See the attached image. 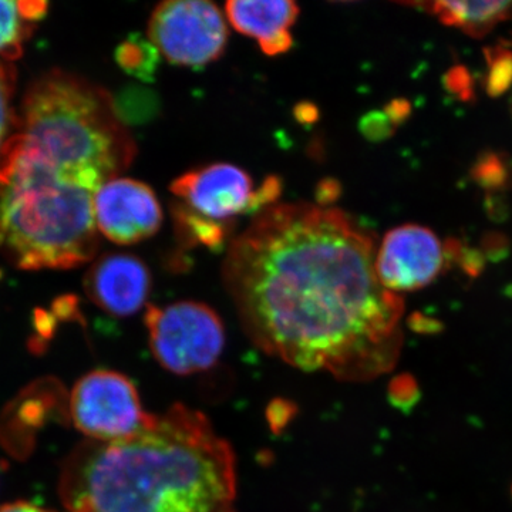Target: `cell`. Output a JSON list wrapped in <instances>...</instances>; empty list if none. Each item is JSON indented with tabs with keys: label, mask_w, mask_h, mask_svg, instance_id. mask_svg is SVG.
<instances>
[{
	"label": "cell",
	"mask_w": 512,
	"mask_h": 512,
	"mask_svg": "<svg viewBox=\"0 0 512 512\" xmlns=\"http://www.w3.org/2000/svg\"><path fill=\"white\" fill-rule=\"evenodd\" d=\"M32 22L22 15L19 2H0V60L10 62L23 52V42L32 32Z\"/></svg>",
	"instance_id": "cell-16"
},
{
	"label": "cell",
	"mask_w": 512,
	"mask_h": 512,
	"mask_svg": "<svg viewBox=\"0 0 512 512\" xmlns=\"http://www.w3.org/2000/svg\"><path fill=\"white\" fill-rule=\"evenodd\" d=\"M0 512H55L47 510V508L39 507V505L28 503V501H16V503H8L0 505Z\"/></svg>",
	"instance_id": "cell-26"
},
{
	"label": "cell",
	"mask_w": 512,
	"mask_h": 512,
	"mask_svg": "<svg viewBox=\"0 0 512 512\" xmlns=\"http://www.w3.org/2000/svg\"><path fill=\"white\" fill-rule=\"evenodd\" d=\"M419 6L430 8L441 22L473 36H483L497 23L512 18V2H436Z\"/></svg>",
	"instance_id": "cell-13"
},
{
	"label": "cell",
	"mask_w": 512,
	"mask_h": 512,
	"mask_svg": "<svg viewBox=\"0 0 512 512\" xmlns=\"http://www.w3.org/2000/svg\"><path fill=\"white\" fill-rule=\"evenodd\" d=\"M227 16L231 25L242 35L258 42L266 56H279L289 52L293 45L291 28L298 19L299 6L291 0L244 2L229 0Z\"/></svg>",
	"instance_id": "cell-12"
},
{
	"label": "cell",
	"mask_w": 512,
	"mask_h": 512,
	"mask_svg": "<svg viewBox=\"0 0 512 512\" xmlns=\"http://www.w3.org/2000/svg\"><path fill=\"white\" fill-rule=\"evenodd\" d=\"M446 86L450 92L456 93L461 99H470L473 89H471L470 74L464 67H454L447 73Z\"/></svg>",
	"instance_id": "cell-22"
},
{
	"label": "cell",
	"mask_w": 512,
	"mask_h": 512,
	"mask_svg": "<svg viewBox=\"0 0 512 512\" xmlns=\"http://www.w3.org/2000/svg\"><path fill=\"white\" fill-rule=\"evenodd\" d=\"M9 141L23 156L94 192L127 170L137 153L110 93L62 70L29 87Z\"/></svg>",
	"instance_id": "cell-3"
},
{
	"label": "cell",
	"mask_w": 512,
	"mask_h": 512,
	"mask_svg": "<svg viewBox=\"0 0 512 512\" xmlns=\"http://www.w3.org/2000/svg\"><path fill=\"white\" fill-rule=\"evenodd\" d=\"M237 490L234 448L184 403L128 439L84 440L57 483L66 512H237Z\"/></svg>",
	"instance_id": "cell-2"
},
{
	"label": "cell",
	"mask_w": 512,
	"mask_h": 512,
	"mask_svg": "<svg viewBox=\"0 0 512 512\" xmlns=\"http://www.w3.org/2000/svg\"><path fill=\"white\" fill-rule=\"evenodd\" d=\"M175 232L185 247L204 245L211 249L220 248L228 241L232 231L231 221L211 220L192 211L183 202H175L173 208Z\"/></svg>",
	"instance_id": "cell-14"
},
{
	"label": "cell",
	"mask_w": 512,
	"mask_h": 512,
	"mask_svg": "<svg viewBox=\"0 0 512 512\" xmlns=\"http://www.w3.org/2000/svg\"><path fill=\"white\" fill-rule=\"evenodd\" d=\"M410 111H412V107H410L409 101L402 99L393 100L392 103H389V106H386V109H384V113H386V116L392 121L393 126H399L400 123L407 120V117L410 116Z\"/></svg>",
	"instance_id": "cell-24"
},
{
	"label": "cell",
	"mask_w": 512,
	"mask_h": 512,
	"mask_svg": "<svg viewBox=\"0 0 512 512\" xmlns=\"http://www.w3.org/2000/svg\"><path fill=\"white\" fill-rule=\"evenodd\" d=\"M84 291L101 311L116 318H128L147 305L150 269L136 255H103L87 272Z\"/></svg>",
	"instance_id": "cell-11"
},
{
	"label": "cell",
	"mask_w": 512,
	"mask_h": 512,
	"mask_svg": "<svg viewBox=\"0 0 512 512\" xmlns=\"http://www.w3.org/2000/svg\"><path fill=\"white\" fill-rule=\"evenodd\" d=\"M228 35L224 15L208 0H168L148 20V39L177 66L197 69L220 59Z\"/></svg>",
	"instance_id": "cell-7"
},
{
	"label": "cell",
	"mask_w": 512,
	"mask_h": 512,
	"mask_svg": "<svg viewBox=\"0 0 512 512\" xmlns=\"http://www.w3.org/2000/svg\"><path fill=\"white\" fill-rule=\"evenodd\" d=\"M474 177L481 185L488 188L501 187L507 181V170L500 158L488 154L478 161L473 171Z\"/></svg>",
	"instance_id": "cell-20"
},
{
	"label": "cell",
	"mask_w": 512,
	"mask_h": 512,
	"mask_svg": "<svg viewBox=\"0 0 512 512\" xmlns=\"http://www.w3.org/2000/svg\"><path fill=\"white\" fill-rule=\"evenodd\" d=\"M15 83V69L12 64L0 60V150L18 128L19 119L12 109Z\"/></svg>",
	"instance_id": "cell-17"
},
{
	"label": "cell",
	"mask_w": 512,
	"mask_h": 512,
	"mask_svg": "<svg viewBox=\"0 0 512 512\" xmlns=\"http://www.w3.org/2000/svg\"><path fill=\"white\" fill-rule=\"evenodd\" d=\"M171 192L192 211L211 220L229 222L255 212L254 181L234 164L215 163L175 178Z\"/></svg>",
	"instance_id": "cell-10"
},
{
	"label": "cell",
	"mask_w": 512,
	"mask_h": 512,
	"mask_svg": "<svg viewBox=\"0 0 512 512\" xmlns=\"http://www.w3.org/2000/svg\"><path fill=\"white\" fill-rule=\"evenodd\" d=\"M94 195L6 141L0 150V249L25 271L89 262L99 249Z\"/></svg>",
	"instance_id": "cell-4"
},
{
	"label": "cell",
	"mask_w": 512,
	"mask_h": 512,
	"mask_svg": "<svg viewBox=\"0 0 512 512\" xmlns=\"http://www.w3.org/2000/svg\"><path fill=\"white\" fill-rule=\"evenodd\" d=\"M409 326L413 332L420 333V335H437L443 332L444 325L440 320L430 318V316L423 315V313L416 312L410 316Z\"/></svg>",
	"instance_id": "cell-23"
},
{
	"label": "cell",
	"mask_w": 512,
	"mask_h": 512,
	"mask_svg": "<svg viewBox=\"0 0 512 512\" xmlns=\"http://www.w3.org/2000/svg\"><path fill=\"white\" fill-rule=\"evenodd\" d=\"M387 399L394 409L410 413L421 400V389L416 377L410 373L393 377L387 389Z\"/></svg>",
	"instance_id": "cell-19"
},
{
	"label": "cell",
	"mask_w": 512,
	"mask_h": 512,
	"mask_svg": "<svg viewBox=\"0 0 512 512\" xmlns=\"http://www.w3.org/2000/svg\"><path fill=\"white\" fill-rule=\"evenodd\" d=\"M512 84V53L510 50L494 49L488 53L487 92L500 96Z\"/></svg>",
	"instance_id": "cell-18"
},
{
	"label": "cell",
	"mask_w": 512,
	"mask_h": 512,
	"mask_svg": "<svg viewBox=\"0 0 512 512\" xmlns=\"http://www.w3.org/2000/svg\"><path fill=\"white\" fill-rule=\"evenodd\" d=\"M446 248L430 229L403 225L387 232L376 252V275L390 292H412L430 285L443 272Z\"/></svg>",
	"instance_id": "cell-8"
},
{
	"label": "cell",
	"mask_w": 512,
	"mask_h": 512,
	"mask_svg": "<svg viewBox=\"0 0 512 512\" xmlns=\"http://www.w3.org/2000/svg\"><path fill=\"white\" fill-rule=\"evenodd\" d=\"M393 124L386 113H372L362 121V130L366 137L382 140L393 133Z\"/></svg>",
	"instance_id": "cell-21"
},
{
	"label": "cell",
	"mask_w": 512,
	"mask_h": 512,
	"mask_svg": "<svg viewBox=\"0 0 512 512\" xmlns=\"http://www.w3.org/2000/svg\"><path fill=\"white\" fill-rule=\"evenodd\" d=\"M69 416L74 427L94 441L136 436L151 419L133 380L109 369L93 370L77 380L70 392Z\"/></svg>",
	"instance_id": "cell-6"
},
{
	"label": "cell",
	"mask_w": 512,
	"mask_h": 512,
	"mask_svg": "<svg viewBox=\"0 0 512 512\" xmlns=\"http://www.w3.org/2000/svg\"><path fill=\"white\" fill-rule=\"evenodd\" d=\"M160 52L157 47L140 35L124 40L116 50V62L124 72L143 82H151L160 66Z\"/></svg>",
	"instance_id": "cell-15"
},
{
	"label": "cell",
	"mask_w": 512,
	"mask_h": 512,
	"mask_svg": "<svg viewBox=\"0 0 512 512\" xmlns=\"http://www.w3.org/2000/svg\"><path fill=\"white\" fill-rule=\"evenodd\" d=\"M457 256H460V264L468 275H480L481 269L484 266V259L478 254V251L464 252L463 249H460Z\"/></svg>",
	"instance_id": "cell-25"
},
{
	"label": "cell",
	"mask_w": 512,
	"mask_h": 512,
	"mask_svg": "<svg viewBox=\"0 0 512 512\" xmlns=\"http://www.w3.org/2000/svg\"><path fill=\"white\" fill-rule=\"evenodd\" d=\"M97 229L114 244L133 245L156 235L163 208L150 185L131 178H113L94 195Z\"/></svg>",
	"instance_id": "cell-9"
},
{
	"label": "cell",
	"mask_w": 512,
	"mask_h": 512,
	"mask_svg": "<svg viewBox=\"0 0 512 512\" xmlns=\"http://www.w3.org/2000/svg\"><path fill=\"white\" fill-rule=\"evenodd\" d=\"M144 323L154 359L175 376L205 372L217 365L224 352V323L205 303L147 305Z\"/></svg>",
	"instance_id": "cell-5"
},
{
	"label": "cell",
	"mask_w": 512,
	"mask_h": 512,
	"mask_svg": "<svg viewBox=\"0 0 512 512\" xmlns=\"http://www.w3.org/2000/svg\"><path fill=\"white\" fill-rule=\"evenodd\" d=\"M375 238L329 205L274 204L229 244L225 288L256 348L303 372H392L404 302L376 275Z\"/></svg>",
	"instance_id": "cell-1"
},
{
	"label": "cell",
	"mask_w": 512,
	"mask_h": 512,
	"mask_svg": "<svg viewBox=\"0 0 512 512\" xmlns=\"http://www.w3.org/2000/svg\"><path fill=\"white\" fill-rule=\"evenodd\" d=\"M511 493H512V488H511Z\"/></svg>",
	"instance_id": "cell-27"
}]
</instances>
